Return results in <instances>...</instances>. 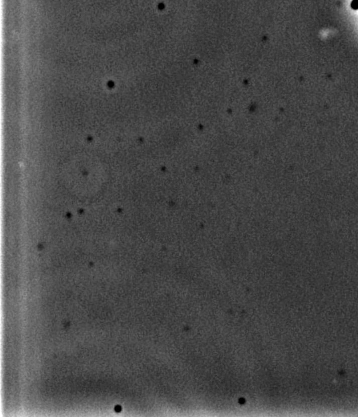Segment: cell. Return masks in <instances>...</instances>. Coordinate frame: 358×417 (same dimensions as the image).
I'll use <instances>...</instances> for the list:
<instances>
[{"mask_svg":"<svg viewBox=\"0 0 358 417\" xmlns=\"http://www.w3.org/2000/svg\"><path fill=\"white\" fill-rule=\"evenodd\" d=\"M350 7H351L352 10H358V0H352Z\"/></svg>","mask_w":358,"mask_h":417,"instance_id":"cell-1","label":"cell"}]
</instances>
